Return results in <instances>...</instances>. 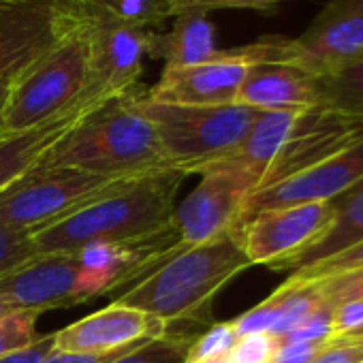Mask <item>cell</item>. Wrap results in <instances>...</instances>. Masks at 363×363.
I'll return each instance as SVG.
<instances>
[{"instance_id":"6da1fadb","label":"cell","mask_w":363,"mask_h":363,"mask_svg":"<svg viewBox=\"0 0 363 363\" xmlns=\"http://www.w3.org/2000/svg\"><path fill=\"white\" fill-rule=\"evenodd\" d=\"M186 173L162 169L124 177L75 212L30 233L35 255H69L94 244L147 240L171 225Z\"/></svg>"},{"instance_id":"7a4b0ae2","label":"cell","mask_w":363,"mask_h":363,"mask_svg":"<svg viewBox=\"0 0 363 363\" xmlns=\"http://www.w3.org/2000/svg\"><path fill=\"white\" fill-rule=\"evenodd\" d=\"M41 162L109 179L169 169L156 130L137 105V90L90 109Z\"/></svg>"},{"instance_id":"3957f363","label":"cell","mask_w":363,"mask_h":363,"mask_svg":"<svg viewBox=\"0 0 363 363\" xmlns=\"http://www.w3.org/2000/svg\"><path fill=\"white\" fill-rule=\"evenodd\" d=\"M250 261L233 231L189 248H182L130 289L113 295L111 303L147 312L167 325L182 320H210L216 293L248 269Z\"/></svg>"},{"instance_id":"277c9868","label":"cell","mask_w":363,"mask_h":363,"mask_svg":"<svg viewBox=\"0 0 363 363\" xmlns=\"http://www.w3.org/2000/svg\"><path fill=\"white\" fill-rule=\"evenodd\" d=\"M94 20H77L41 58L24 69L0 116V137L18 135L65 113L86 92Z\"/></svg>"},{"instance_id":"5b68a950","label":"cell","mask_w":363,"mask_h":363,"mask_svg":"<svg viewBox=\"0 0 363 363\" xmlns=\"http://www.w3.org/2000/svg\"><path fill=\"white\" fill-rule=\"evenodd\" d=\"M137 105L152 122L169 169L201 173L229 156L248 135L259 111L246 105H167L137 92Z\"/></svg>"},{"instance_id":"8992f818","label":"cell","mask_w":363,"mask_h":363,"mask_svg":"<svg viewBox=\"0 0 363 363\" xmlns=\"http://www.w3.org/2000/svg\"><path fill=\"white\" fill-rule=\"evenodd\" d=\"M286 37L267 35L248 45L218 50L201 65L162 69L160 79L143 94L147 101L167 105L218 107L235 105L240 88L255 65H284Z\"/></svg>"},{"instance_id":"52a82bcc","label":"cell","mask_w":363,"mask_h":363,"mask_svg":"<svg viewBox=\"0 0 363 363\" xmlns=\"http://www.w3.org/2000/svg\"><path fill=\"white\" fill-rule=\"evenodd\" d=\"M116 182L39 162L0 193V227L30 235L75 212Z\"/></svg>"},{"instance_id":"ba28073f","label":"cell","mask_w":363,"mask_h":363,"mask_svg":"<svg viewBox=\"0 0 363 363\" xmlns=\"http://www.w3.org/2000/svg\"><path fill=\"white\" fill-rule=\"evenodd\" d=\"M199 175L197 189L175 206L171 218V227L184 248L233 231L246 199L257 191V179L250 173L227 162H214Z\"/></svg>"},{"instance_id":"9c48e42d","label":"cell","mask_w":363,"mask_h":363,"mask_svg":"<svg viewBox=\"0 0 363 363\" xmlns=\"http://www.w3.org/2000/svg\"><path fill=\"white\" fill-rule=\"evenodd\" d=\"M363 139V118L342 113L331 107L299 111L278 156L267 167L257 191L293 177Z\"/></svg>"},{"instance_id":"30bf717a","label":"cell","mask_w":363,"mask_h":363,"mask_svg":"<svg viewBox=\"0 0 363 363\" xmlns=\"http://www.w3.org/2000/svg\"><path fill=\"white\" fill-rule=\"evenodd\" d=\"M363 52V0H327L299 37H286L284 65L325 77Z\"/></svg>"},{"instance_id":"8fae6325","label":"cell","mask_w":363,"mask_h":363,"mask_svg":"<svg viewBox=\"0 0 363 363\" xmlns=\"http://www.w3.org/2000/svg\"><path fill=\"white\" fill-rule=\"evenodd\" d=\"M333 212V201L274 208L255 214L235 235L250 265L280 269L284 261L308 248L327 229Z\"/></svg>"},{"instance_id":"7c38bea8","label":"cell","mask_w":363,"mask_h":363,"mask_svg":"<svg viewBox=\"0 0 363 363\" xmlns=\"http://www.w3.org/2000/svg\"><path fill=\"white\" fill-rule=\"evenodd\" d=\"M0 299L16 312H48L92 299L86 272L75 252L39 255L0 276Z\"/></svg>"},{"instance_id":"4fadbf2b","label":"cell","mask_w":363,"mask_h":363,"mask_svg":"<svg viewBox=\"0 0 363 363\" xmlns=\"http://www.w3.org/2000/svg\"><path fill=\"white\" fill-rule=\"evenodd\" d=\"M361 182H363V139L346 147L344 152L293 177L278 182L274 186L255 191L246 199L233 233L259 212L286 208V206H299V203L335 201L337 197L346 195L357 184H361Z\"/></svg>"},{"instance_id":"5bb4252c","label":"cell","mask_w":363,"mask_h":363,"mask_svg":"<svg viewBox=\"0 0 363 363\" xmlns=\"http://www.w3.org/2000/svg\"><path fill=\"white\" fill-rule=\"evenodd\" d=\"M77 20L52 0H0V82L28 69Z\"/></svg>"},{"instance_id":"9a60e30c","label":"cell","mask_w":363,"mask_h":363,"mask_svg":"<svg viewBox=\"0 0 363 363\" xmlns=\"http://www.w3.org/2000/svg\"><path fill=\"white\" fill-rule=\"evenodd\" d=\"M150 33L152 28L116 18L94 20L86 94L109 101L133 92L143 71Z\"/></svg>"},{"instance_id":"2e32d148","label":"cell","mask_w":363,"mask_h":363,"mask_svg":"<svg viewBox=\"0 0 363 363\" xmlns=\"http://www.w3.org/2000/svg\"><path fill=\"white\" fill-rule=\"evenodd\" d=\"M169 333V325L147 312L111 303L105 310L56 331V350L67 352H109L137 348Z\"/></svg>"},{"instance_id":"e0dca14e","label":"cell","mask_w":363,"mask_h":363,"mask_svg":"<svg viewBox=\"0 0 363 363\" xmlns=\"http://www.w3.org/2000/svg\"><path fill=\"white\" fill-rule=\"evenodd\" d=\"M238 105L257 111H306L320 107V79L291 65H255L240 88Z\"/></svg>"},{"instance_id":"ac0fdd59","label":"cell","mask_w":363,"mask_h":363,"mask_svg":"<svg viewBox=\"0 0 363 363\" xmlns=\"http://www.w3.org/2000/svg\"><path fill=\"white\" fill-rule=\"evenodd\" d=\"M101 103L105 101L88 96L84 92V96L73 107L48 120L45 124L18 135L0 137V193L11 186L26 171L37 167L43 160V156L58 143V139L67 135L90 109H94Z\"/></svg>"},{"instance_id":"d6986e66","label":"cell","mask_w":363,"mask_h":363,"mask_svg":"<svg viewBox=\"0 0 363 363\" xmlns=\"http://www.w3.org/2000/svg\"><path fill=\"white\" fill-rule=\"evenodd\" d=\"M320 306H323V299L314 286L280 284L267 299H263L259 306L244 312L242 316L233 318L231 323L238 335L263 331L280 340Z\"/></svg>"},{"instance_id":"ffe728a7","label":"cell","mask_w":363,"mask_h":363,"mask_svg":"<svg viewBox=\"0 0 363 363\" xmlns=\"http://www.w3.org/2000/svg\"><path fill=\"white\" fill-rule=\"evenodd\" d=\"M218 54L214 24L203 13L173 18V28L167 33H150L147 56L162 60L164 67H193Z\"/></svg>"},{"instance_id":"44dd1931","label":"cell","mask_w":363,"mask_h":363,"mask_svg":"<svg viewBox=\"0 0 363 363\" xmlns=\"http://www.w3.org/2000/svg\"><path fill=\"white\" fill-rule=\"evenodd\" d=\"M333 218L327 225V229L301 252L291 257L282 263V269H299L312 263H318L323 259H329L333 255H340L354 244L363 242V182L357 184L346 195L337 197L333 201Z\"/></svg>"},{"instance_id":"7402d4cb","label":"cell","mask_w":363,"mask_h":363,"mask_svg":"<svg viewBox=\"0 0 363 363\" xmlns=\"http://www.w3.org/2000/svg\"><path fill=\"white\" fill-rule=\"evenodd\" d=\"M299 111H259L255 124L250 126L244 141L223 160L231 167H238L250 173L257 179V189L267 171V167L278 156L289 130Z\"/></svg>"},{"instance_id":"603a6c76","label":"cell","mask_w":363,"mask_h":363,"mask_svg":"<svg viewBox=\"0 0 363 363\" xmlns=\"http://www.w3.org/2000/svg\"><path fill=\"white\" fill-rule=\"evenodd\" d=\"M318 79L325 107L363 118V52Z\"/></svg>"},{"instance_id":"cb8c5ba5","label":"cell","mask_w":363,"mask_h":363,"mask_svg":"<svg viewBox=\"0 0 363 363\" xmlns=\"http://www.w3.org/2000/svg\"><path fill=\"white\" fill-rule=\"evenodd\" d=\"M282 0H158L162 20H173L189 13H212V11H259L269 13Z\"/></svg>"},{"instance_id":"d4e9b609","label":"cell","mask_w":363,"mask_h":363,"mask_svg":"<svg viewBox=\"0 0 363 363\" xmlns=\"http://www.w3.org/2000/svg\"><path fill=\"white\" fill-rule=\"evenodd\" d=\"M359 267H363V242L354 244L352 248H348V250H344L340 255L323 259L318 263L293 269L291 276L282 284L308 286V284H314L318 280H325V278H331V276H337V274H344V272H352V269H359Z\"/></svg>"},{"instance_id":"484cf974","label":"cell","mask_w":363,"mask_h":363,"mask_svg":"<svg viewBox=\"0 0 363 363\" xmlns=\"http://www.w3.org/2000/svg\"><path fill=\"white\" fill-rule=\"evenodd\" d=\"M193 335H162L150 340L139 348L126 352L111 363H186L189 350L193 346Z\"/></svg>"},{"instance_id":"4316f807","label":"cell","mask_w":363,"mask_h":363,"mask_svg":"<svg viewBox=\"0 0 363 363\" xmlns=\"http://www.w3.org/2000/svg\"><path fill=\"white\" fill-rule=\"evenodd\" d=\"M37 318H39L37 312L20 310L0 323V359L26 348L39 337Z\"/></svg>"},{"instance_id":"83f0119b","label":"cell","mask_w":363,"mask_h":363,"mask_svg":"<svg viewBox=\"0 0 363 363\" xmlns=\"http://www.w3.org/2000/svg\"><path fill=\"white\" fill-rule=\"evenodd\" d=\"M238 331L231 320L214 323L206 333L193 340L186 361H206V359H225L238 342Z\"/></svg>"},{"instance_id":"f1b7e54d","label":"cell","mask_w":363,"mask_h":363,"mask_svg":"<svg viewBox=\"0 0 363 363\" xmlns=\"http://www.w3.org/2000/svg\"><path fill=\"white\" fill-rule=\"evenodd\" d=\"M308 286H314L323 303H327L329 308H335L344 301L363 299V267L318 280Z\"/></svg>"},{"instance_id":"f546056e","label":"cell","mask_w":363,"mask_h":363,"mask_svg":"<svg viewBox=\"0 0 363 363\" xmlns=\"http://www.w3.org/2000/svg\"><path fill=\"white\" fill-rule=\"evenodd\" d=\"M278 346L280 340L272 333H246L238 337L227 359L231 363H272Z\"/></svg>"},{"instance_id":"4dcf8cb0","label":"cell","mask_w":363,"mask_h":363,"mask_svg":"<svg viewBox=\"0 0 363 363\" xmlns=\"http://www.w3.org/2000/svg\"><path fill=\"white\" fill-rule=\"evenodd\" d=\"M35 257L37 255L28 233L0 227V276L9 274Z\"/></svg>"},{"instance_id":"1f68e13d","label":"cell","mask_w":363,"mask_h":363,"mask_svg":"<svg viewBox=\"0 0 363 363\" xmlns=\"http://www.w3.org/2000/svg\"><path fill=\"white\" fill-rule=\"evenodd\" d=\"M331 316H333V308L323 303L306 320H301L293 331L282 335L280 342H329Z\"/></svg>"},{"instance_id":"d6a6232c","label":"cell","mask_w":363,"mask_h":363,"mask_svg":"<svg viewBox=\"0 0 363 363\" xmlns=\"http://www.w3.org/2000/svg\"><path fill=\"white\" fill-rule=\"evenodd\" d=\"M363 333V299L344 301L333 308L329 342Z\"/></svg>"},{"instance_id":"836d02e7","label":"cell","mask_w":363,"mask_h":363,"mask_svg":"<svg viewBox=\"0 0 363 363\" xmlns=\"http://www.w3.org/2000/svg\"><path fill=\"white\" fill-rule=\"evenodd\" d=\"M312 363H363V335L331 342Z\"/></svg>"},{"instance_id":"e575fe53","label":"cell","mask_w":363,"mask_h":363,"mask_svg":"<svg viewBox=\"0 0 363 363\" xmlns=\"http://www.w3.org/2000/svg\"><path fill=\"white\" fill-rule=\"evenodd\" d=\"M52 3L82 20L116 18V0H52Z\"/></svg>"},{"instance_id":"d590c367","label":"cell","mask_w":363,"mask_h":363,"mask_svg":"<svg viewBox=\"0 0 363 363\" xmlns=\"http://www.w3.org/2000/svg\"><path fill=\"white\" fill-rule=\"evenodd\" d=\"M331 342H280L272 363H312Z\"/></svg>"},{"instance_id":"8d00e7d4","label":"cell","mask_w":363,"mask_h":363,"mask_svg":"<svg viewBox=\"0 0 363 363\" xmlns=\"http://www.w3.org/2000/svg\"><path fill=\"white\" fill-rule=\"evenodd\" d=\"M130 350H135V348H118V350H109V352H67V350L54 348L39 363H111Z\"/></svg>"},{"instance_id":"74e56055","label":"cell","mask_w":363,"mask_h":363,"mask_svg":"<svg viewBox=\"0 0 363 363\" xmlns=\"http://www.w3.org/2000/svg\"><path fill=\"white\" fill-rule=\"evenodd\" d=\"M54 348H56V331L41 333L33 344H28L26 348H22V350L9 354L5 359H0V363H39Z\"/></svg>"},{"instance_id":"f35d334b","label":"cell","mask_w":363,"mask_h":363,"mask_svg":"<svg viewBox=\"0 0 363 363\" xmlns=\"http://www.w3.org/2000/svg\"><path fill=\"white\" fill-rule=\"evenodd\" d=\"M18 77V75H16ZM16 77H9V79H3L0 82V116H3L7 103H9V96H11V88H13V82Z\"/></svg>"},{"instance_id":"ab89813d","label":"cell","mask_w":363,"mask_h":363,"mask_svg":"<svg viewBox=\"0 0 363 363\" xmlns=\"http://www.w3.org/2000/svg\"><path fill=\"white\" fill-rule=\"evenodd\" d=\"M13 312H16V310H13V308H11V306L5 301V299H0V323H3L7 316H11Z\"/></svg>"},{"instance_id":"60d3db41","label":"cell","mask_w":363,"mask_h":363,"mask_svg":"<svg viewBox=\"0 0 363 363\" xmlns=\"http://www.w3.org/2000/svg\"><path fill=\"white\" fill-rule=\"evenodd\" d=\"M186 363H231V361L225 357V359H206V361H186Z\"/></svg>"},{"instance_id":"b9f144b4","label":"cell","mask_w":363,"mask_h":363,"mask_svg":"<svg viewBox=\"0 0 363 363\" xmlns=\"http://www.w3.org/2000/svg\"><path fill=\"white\" fill-rule=\"evenodd\" d=\"M359 335H363V333H359Z\"/></svg>"}]
</instances>
